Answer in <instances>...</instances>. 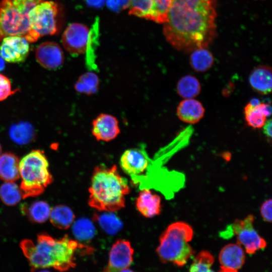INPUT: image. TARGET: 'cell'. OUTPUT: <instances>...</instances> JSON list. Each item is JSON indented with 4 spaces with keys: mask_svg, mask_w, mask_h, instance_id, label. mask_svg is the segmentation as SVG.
Instances as JSON below:
<instances>
[{
    "mask_svg": "<svg viewBox=\"0 0 272 272\" xmlns=\"http://www.w3.org/2000/svg\"><path fill=\"white\" fill-rule=\"evenodd\" d=\"M217 0H172L163 32L176 49L207 47L216 34Z\"/></svg>",
    "mask_w": 272,
    "mask_h": 272,
    "instance_id": "1",
    "label": "cell"
},
{
    "mask_svg": "<svg viewBox=\"0 0 272 272\" xmlns=\"http://www.w3.org/2000/svg\"><path fill=\"white\" fill-rule=\"evenodd\" d=\"M20 245L33 268L52 267L59 271L75 266V251L83 247L67 236L55 239L44 234L39 235L35 242L25 240Z\"/></svg>",
    "mask_w": 272,
    "mask_h": 272,
    "instance_id": "2",
    "label": "cell"
},
{
    "mask_svg": "<svg viewBox=\"0 0 272 272\" xmlns=\"http://www.w3.org/2000/svg\"><path fill=\"white\" fill-rule=\"evenodd\" d=\"M130 192L127 180L115 165L96 167L89 188V205L98 211L114 212L125 206V196Z\"/></svg>",
    "mask_w": 272,
    "mask_h": 272,
    "instance_id": "3",
    "label": "cell"
},
{
    "mask_svg": "<svg viewBox=\"0 0 272 272\" xmlns=\"http://www.w3.org/2000/svg\"><path fill=\"white\" fill-rule=\"evenodd\" d=\"M193 236L190 225L182 221L169 225L161 234L156 252L163 263L172 262L178 266L184 265L194 251L189 244Z\"/></svg>",
    "mask_w": 272,
    "mask_h": 272,
    "instance_id": "4",
    "label": "cell"
},
{
    "mask_svg": "<svg viewBox=\"0 0 272 272\" xmlns=\"http://www.w3.org/2000/svg\"><path fill=\"white\" fill-rule=\"evenodd\" d=\"M48 162L43 152L31 151L20 161V185L23 197L35 196L41 194L51 183L52 177L48 170Z\"/></svg>",
    "mask_w": 272,
    "mask_h": 272,
    "instance_id": "5",
    "label": "cell"
},
{
    "mask_svg": "<svg viewBox=\"0 0 272 272\" xmlns=\"http://www.w3.org/2000/svg\"><path fill=\"white\" fill-rule=\"evenodd\" d=\"M44 0H2L0 2V40L10 36L25 37L31 42L29 13Z\"/></svg>",
    "mask_w": 272,
    "mask_h": 272,
    "instance_id": "6",
    "label": "cell"
},
{
    "mask_svg": "<svg viewBox=\"0 0 272 272\" xmlns=\"http://www.w3.org/2000/svg\"><path fill=\"white\" fill-rule=\"evenodd\" d=\"M58 14V6L53 1H43L31 9L29 13L31 42L40 37L57 33Z\"/></svg>",
    "mask_w": 272,
    "mask_h": 272,
    "instance_id": "7",
    "label": "cell"
},
{
    "mask_svg": "<svg viewBox=\"0 0 272 272\" xmlns=\"http://www.w3.org/2000/svg\"><path fill=\"white\" fill-rule=\"evenodd\" d=\"M254 218L249 215L242 220H235L231 225L232 231L237 238V243L244 247L245 251L253 254L266 247V241L257 232L253 226Z\"/></svg>",
    "mask_w": 272,
    "mask_h": 272,
    "instance_id": "8",
    "label": "cell"
},
{
    "mask_svg": "<svg viewBox=\"0 0 272 272\" xmlns=\"http://www.w3.org/2000/svg\"><path fill=\"white\" fill-rule=\"evenodd\" d=\"M172 0H130L129 14L135 16L164 23Z\"/></svg>",
    "mask_w": 272,
    "mask_h": 272,
    "instance_id": "9",
    "label": "cell"
},
{
    "mask_svg": "<svg viewBox=\"0 0 272 272\" xmlns=\"http://www.w3.org/2000/svg\"><path fill=\"white\" fill-rule=\"evenodd\" d=\"M133 251L128 241L121 239L116 241L110 250L108 264L104 271L127 270L132 262Z\"/></svg>",
    "mask_w": 272,
    "mask_h": 272,
    "instance_id": "10",
    "label": "cell"
},
{
    "mask_svg": "<svg viewBox=\"0 0 272 272\" xmlns=\"http://www.w3.org/2000/svg\"><path fill=\"white\" fill-rule=\"evenodd\" d=\"M89 30L84 25L74 23L70 24L62 36L64 49L72 54L78 55L86 52Z\"/></svg>",
    "mask_w": 272,
    "mask_h": 272,
    "instance_id": "11",
    "label": "cell"
},
{
    "mask_svg": "<svg viewBox=\"0 0 272 272\" xmlns=\"http://www.w3.org/2000/svg\"><path fill=\"white\" fill-rule=\"evenodd\" d=\"M29 41L23 37L10 36L4 38L0 45V55L8 62L24 61L29 52Z\"/></svg>",
    "mask_w": 272,
    "mask_h": 272,
    "instance_id": "12",
    "label": "cell"
},
{
    "mask_svg": "<svg viewBox=\"0 0 272 272\" xmlns=\"http://www.w3.org/2000/svg\"><path fill=\"white\" fill-rule=\"evenodd\" d=\"M119 164L123 171L135 180L147 170L149 159L143 149L130 148L123 153Z\"/></svg>",
    "mask_w": 272,
    "mask_h": 272,
    "instance_id": "13",
    "label": "cell"
},
{
    "mask_svg": "<svg viewBox=\"0 0 272 272\" xmlns=\"http://www.w3.org/2000/svg\"><path fill=\"white\" fill-rule=\"evenodd\" d=\"M92 126V134L98 141H111L120 132L117 118L108 113H102L97 115L93 120Z\"/></svg>",
    "mask_w": 272,
    "mask_h": 272,
    "instance_id": "14",
    "label": "cell"
},
{
    "mask_svg": "<svg viewBox=\"0 0 272 272\" xmlns=\"http://www.w3.org/2000/svg\"><path fill=\"white\" fill-rule=\"evenodd\" d=\"M219 260L220 271H237L245 263V251L242 246L238 243L228 244L221 250Z\"/></svg>",
    "mask_w": 272,
    "mask_h": 272,
    "instance_id": "15",
    "label": "cell"
},
{
    "mask_svg": "<svg viewBox=\"0 0 272 272\" xmlns=\"http://www.w3.org/2000/svg\"><path fill=\"white\" fill-rule=\"evenodd\" d=\"M36 59L43 67L48 70H55L61 66L64 56L61 47L53 42L41 43L35 51Z\"/></svg>",
    "mask_w": 272,
    "mask_h": 272,
    "instance_id": "16",
    "label": "cell"
},
{
    "mask_svg": "<svg viewBox=\"0 0 272 272\" xmlns=\"http://www.w3.org/2000/svg\"><path fill=\"white\" fill-rule=\"evenodd\" d=\"M205 109L202 103L194 98L184 99L176 108L178 118L183 122L193 124L203 118Z\"/></svg>",
    "mask_w": 272,
    "mask_h": 272,
    "instance_id": "17",
    "label": "cell"
},
{
    "mask_svg": "<svg viewBox=\"0 0 272 272\" xmlns=\"http://www.w3.org/2000/svg\"><path fill=\"white\" fill-rule=\"evenodd\" d=\"M248 82L257 93L262 95L270 94L272 88L271 68L265 65L256 67L250 73Z\"/></svg>",
    "mask_w": 272,
    "mask_h": 272,
    "instance_id": "18",
    "label": "cell"
},
{
    "mask_svg": "<svg viewBox=\"0 0 272 272\" xmlns=\"http://www.w3.org/2000/svg\"><path fill=\"white\" fill-rule=\"evenodd\" d=\"M161 201L160 196L148 189H143L137 199L136 206L143 216L152 218L160 214Z\"/></svg>",
    "mask_w": 272,
    "mask_h": 272,
    "instance_id": "19",
    "label": "cell"
},
{
    "mask_svg": "<svg viewBox=\"0 0 272 272\" xmlns=\"http://www.w3.org/2000/svg\"><path fill=\"white\" fill-rule=\"evenodd\" d=\"M20 161L11 153L0 155V178L7 182H14L20 177Z\"/></svg>",
    "mask_w": 272,
    "mask_h": 272,
    "instance_id": "20",
    "label": "cell"
},
{
    "mask_svg": "<svg viewBox=\"0 0 272 272\" xmlns=\"http://www.w3.org/2000/svg\"><path fill=\"white\" fill-rule=\"evenodd\" d=\"M176 92L183 99L194 98L200 93L201 84L194 76L187 75L183 76L177 82Z\"/></svg>",
    "mask_w": 272,
    "mask_h": 272,
    "instance_id": "21",
    "label": "cell"
},
{
    "mask_svg": "<svg viewBox=\"0 0 272 272\" xmlns=\"http://www.w3.org/2000/svg\"><path fill=\"white\" fill-rule=\"evenodd\" d=\"M191 51L189 62L194 71L205 72L212 66L214 62V57L206 47L197 48Z\"/></svg>",
    "mask_w": 272,
    "mask_h": 272,
    "instance_id": "22",
    "label": "cell"
},
{
    "mask_svg": "<svg viewBox=\"0 0 272 272\" xmlns=\"http://www.w3.org/2000/svg\"><path fill=\"white\" fill-rule=\"evenodd\" d=\"M51 223L56 228L68 229L73 223L75 216L72 210L64 205H58L51 210Z\"/></svg>",
    "mask_w": 272,
    "mask_h": 272,
    "instance_id": "23",
    "label": "cell"
},
{
    "mask_svg": "<svg viewBox=\"0 0 272 272\" xmlns=\"http://www.w3.org/2000/svg\"><path fill=\"white\" fill-rule=\"evenodd\" d=\"M98 76L92 72H88L81 75L76 81L74 87L77 92L86 95L96 94L99 87Z\"/></svg>",
    "mask_w": 272,
    "mask_h": 272,
    "instance_id": "24",
    "label": "cell"
},
{
    "mask_svg": "<svg viewBox=\"0 0 272 272\" xmlns=\"http://www.w3.org/2000/svg\"><path fill=\"white\" fill-rule=\"evenodd\" d=\"M243 111L245 120L249 126L254 129L262 127L267 117L259 109L258 104L254 105L249 102L245 106Z\"/></svg>",
    "mask_w": 272,
    "mask_h": 272,
    "instance_id": "25",
    "label": "cell"
},
{
    "mask_svg": "<svg viewBox=\"0 0 272 272\" xmlns=\"http://www.w3.org/2000/svg\"><path fill=\"white\" fill-rule=\"evenodd\" d=\"M72 231L75 237L78 240L83 241L92 239L96 232L93 223L89 219L84 218L74 222Z\"/></svg>",
    "mask_w": 272,
    "mask_h": 272,
    "instance_id": "26",
    "label": "cell"
},
{
    "mask_svg": "<svg viewBox=\"0 0 272 272\" xmlns=\"http://www.w3.org/2000/svg\"><path fill=\"white\" fill-rule=\"evenodd\" d=\"M0 197L8 206L18 203L23 197L20 188L14 182L4 183L0 186Z\"/></svg>",
    "mask_w": 272,
    "mask_h": 272,
    "instance_id": "27",
    "label": "cell"
},
{
    "mask_svg": "<svg viewBox=\"0 0 272 272\" xmlns=\"http://www.w3.org/2000/svg\"><path fill=\"white\" fill-rule=\"evenodd\" d=\"M51 210L47 202L37 201L27 208L26 213L30 220L36 223H42L49 218Z\"/></svg>",
    "mask_w": 272,
    "mask_h": 272,
    "instance_id": "28",
    "label": "cell"
},
{
    "mask_svg": "<svg viewBox=\"0 0 272 272\" xmlns=\"http://www.w3.org/2000/svg\"><path fill=\"white\" fill-rule=\"evenodd\" d=\"M102 229L109 234H114L122 227V223L117 216L109 212L94 216Z\"/></svg>",
    "mask_w": 272,
    "mask_h": 272,
    "instance_id": "29",
    "label": "cell"
},
{
    "mask_svg": "<svg viewBox=\"0 0 272 272\" xmlns=\"http://www.w3.org/2000/svg\"><path fill=\"white\" fill-rule=\"evenodd\" d=\"M214 260V256L209 251L202 250L194 257L189 267V271H213L211 267Z\"/></svg>",
    "mask_w": 272,
    "mask_h": 272,
    "instance_id": "30",
    "label": "cell"
},
{
    "mask_svg": "<svg viewBox=\"0 0 272 272\" xmlns=\"http://www.w3.org/2000/svg\"><path fill=\"white\" fill-rule=\"evenodd\" d=\"M34 134L31 125L27 123H21L15 125L10 129L12 139L18 144H24L29 142Z\"/></svg>",
    "mask_w": 272,
    "mask_h": 272,
    "instance_id": "31",
    "label": "cell"
},
{
    "mask_svg": "<svg viewBox=\"0 0 272 272\" xmlns=\"http://www.w3.org/2000/svg\"><path fill=\"white\" fill-rule=\"evenodd\" d=\"M98 23L96 22L93 29L89 31V35L86 51L87 52V61L93 63L95 60L94 51L95 49L96 39L98 37ZM90 62V64H91Z\"/></svg>",
    "mask_w": 272,
    "mask_h": 272,
    "instance_id": "32",
    "label": "cell"
},
{
    "mask_svg": "<svg viewBox=\"0 0 272 272\" xmlns=\"http://www.w3.org/2000/svg\"><path fill=\"white\" fill-rule=\"evenodd\" d=\"M14 93L15 91L12 89V84L9 79L0 74V101L6 99Z\"/></svg>",
    "mask_w": 272,
    "mask_h": 272,
    "instance_id": "33",
    "label": "cell"
},
{
    "mask_svg": "<svg viewBox=\"0 0 272 272\" xmlns=\"http://www.w3.org/2000/svg\"><path fill=\"white\" fill-rule=\"evenodd\" d=\"M271 199H269L265 200L262 204L260 208V214L261 217L263 220L266 222H271Z\"/></svg>",
    "mask_w": 272,
    "mask_h": 272,
    "instance_id": "34",
    "label": "cell"
},
{
    "mask_svg": "<svg viewBox=\"0 0 272 272\" xmlns=\"http://www.w3.org/2000/svg\"><path fill=\"white\" fill-rule=\"evenodd\" d=\"M130 0H107L108 6L113 10L118 11L128 7Z\"/></svg>",
    "mask_w": 272,
    "mask_h": 272,
    "instance_id": "35",
    "label": "cell"
},
{
    "mask_svg": "<svg viewBox=\"0 0 272 272\" xmlns=\"http://www.w3.org/2000/svg\"><path fill=\"white\" fill-rule=\"evenodd\" d=\"M272 121L271 119H266L264 124L262 126L263 132L265 136L270 140L272 134Z\"/></svg>",
    "mask_w": 272,
    "mask_h": 272,
    "instance_id": "36",
    "label": "cell"
},
{
    "mask_svg": "<svg viewBox=\"0 0 272 272\" xmlns=\"http://www.w3.org/2000/svg\"><path fill=\"white\" fill-rule=\"evenodd\" d=\"M258 106L262 112L266 117H268L271 114V108L270 105L268 103H261L258 104Z\"/></svg>",
    "mask_w": 272,
    "mask_h": 272,
    "instance_id": "37",
    "label": "cell"
},
{
    "mask_svg": "<svg viewBox=\"0 0 272 272\" xmlns=\"http://www.w3.org/2000/svg\"><path fill=\"white\" fill-rule=\"evenodd\" d=\"M86 1L89 5L95 7L102 6L104 2V0H86Z\"/></svg>",
    "mask_w": 272,
    "mask_h": 272,
    "instance_id": "38",
    "label": "cell"
},
{
    "mask_svg": "<svg viewBox=\"0 0 272 272\" xmlns=\"http://www.w3.org/2000/svg\"><path fill=\"white\" fill-rule=\"evenodd\" d=\"M5 67V61L0 55V71L3 70Z\"/></svg>",
    "mask_w": 272,
    "mask_h": 272,
    "instance_id": "39",
    "label": "cell"
},
{
    "mask_svg": "<svg viewBox=\"0 0 272 272\" xmlns=\"http://www.w3.org/2000/svg\"><path fill=\"white\" fill-rule=\"evenodd\" d=\"M1 152H2V148H1V146L0 145V155H1Z\"/></svg>",
    "mask_w": 272,
    "mask_h": 272,
    "instance_id": "40",
    "label": "cell"
}]
</instances>
